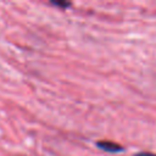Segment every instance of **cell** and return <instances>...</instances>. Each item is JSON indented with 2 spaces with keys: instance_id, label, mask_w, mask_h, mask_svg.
Masks as SVG:
<instances>
[{
  "instance_id": "obj_1",
  "label": "cell",
  "mask_w": 156,
  "mask_h": 156,
  "mask_svg": "<svg viewBox=\"0 0 156 156\" xmlns=\"http://www.w3.org/2000/svg\"><path fill=\"white\" fill-rule=\"evenodd\" d=\"M100 149L102 150H106V151H111V152H116V151H121L122 147L115 143H111V141H99L96 144Z\"/></svg>"
},
{
  "instance_id": "obj_2",
  "label": "cell",
  "mask_w": 156,
  "mask_h": 156,
  "mask_svg": "<svg viewBox=\"0 0 156 156\" xmlns=\"http://www.w3.org/2000/svg\"><path fill=\"white\" fill-rule=\"evenodd\" d=\"M52 4H54V5H57V6H65V7L69 6L68 2H52Z\"/></svg>"
},
{
  "instance_id": "obj_3",
  "label": "cell",
  "mask_w": 156,
  "mask_h": 156,
  "mask_svg": "<svg viewBox=\"0 0 156 156\" xmlns=\"http://www.w3.org/2000/svg\"><path fill=\"white\" fill-rule=\"evenodd\" d=\"M136 156H156L155 154H149V152H141V154H138Z\"/></svg>"
}]
</instances>
